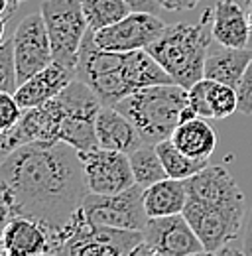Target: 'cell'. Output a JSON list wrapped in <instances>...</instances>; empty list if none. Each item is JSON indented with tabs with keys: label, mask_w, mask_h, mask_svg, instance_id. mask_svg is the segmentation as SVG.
I'll return each instance as SVG.
<instances>
[{
	"label": "cell",
	"mask_w": 252,
	"mask_h": 256,
	"mask_svg": "<svg viewBox=\"0 0 252 256\" xmlns=\"http://www.w3.org/2000/svg\"><path fill=\"white\" fill-rule=\"evenodd\" d=\"M188 93L189 104L195 108L197 116L222 120L238 110L236 89L226 83L203 77L193 87H189Z\"/></svg>",
	"instance_id": "2e32d148"
},
{
	"label": "cell",
	"mask_w": 252,
	"mask_h": 256,
	"mask_svg": "<svg viewBox=\"0 0 252 256\" xmlns=\"http://www.w3.org/2000/svg\"><path fill=\"white\" fill-rule=\"evenodd\" d=\"M42 16L52 44L54 62L71 71L77 69L79 50L89 32L87 18L79 0H46L42 4Z\"/></svg>",
	"instance_id": "8992f818"
},
{
	"label": "cell",
	"mask_w": 252,
	"mask_h": 256,
	"mask_svg": "<svg viewBox=\"0 0 252 256\" xmlns=\"http://www.w3.org/2000/svg\"><path fill=\"white\" fill-rule=\"evenodd\" d=\"M0 228H2V224H0ZM0 254H2V252H0Z\"/></svg>",
	"instance_id": "d590c367"
},
{
	"label": "cell",
	"mask_w": 252,
	"mask_h": 256,
	"mask_svg": "<svg viewBox=\"0 0 252 256\" xmlns=\"http://www.w3.org/2000/svg\"><path fill=\"white\" fill-rule=\"evenodd\" d=\"M18 89V73L14 62V42L6 40L0 44V91L16 93Z\"/></svg>",
	"instance_id": "484cf974"
},
{
	"label": "cell",
	"mask_w": 252,
	"mask_h": 256,
	"mask_svg": "<svg viewBox=\"0 0 252 256\" xmlns=\"http://www.w3.org/2000/svg\"><path fill=\"white\" fill-rule=\"evenodd\" d=\"M79 156L85 168L87 186L91 193L112 195L124 192L136 184L128 154L124 152L94 148L89 152H79Z\"/></svg>",
	"instance_id": "4fadbf2b"
},
{
	"label": "cell",
	"mask_w": 252,
	"mask_h": 256,
	"mask_svg": "<svg viewBox=\"0 0 252 256\" xmlns=\"http://www.w3.org/2000/svg\"><path fill=\"white\" fill-rule=\"evenodd\" d=\"M63 106L60 98L26 108L16 126L0 132V158L24 144H56L62 142Z\"/></svg>",
	"instance_id": "8fae6325"
},
{
	"label": "cell",
	"mask_w": 252,
	"mask_h": 256,
	"mask_svg": "<svg viewBox=\"0 0 252 256\" xmlns=\"http://www.w3.org/2000/svg\"><path fill=\"white\" fill-rule=\"evenodd\" d=\"M128 160L132 166V174L138 186H142L144 190L150 188L152 184L162 182L168 178V172L162 164V158L158 154L156 144H142L136 150H132L128 154Z\"/></svg>",
	"instance_id": "603a6c76"
},
{
	"label": "cell",
	"mask_w": 252,
	"mask_h": 256,
	"mask_svg": "<svg viewBox=\"0 0 252 256\" xmlns=\"http://www.w3.org/2000/svg\"><path fill=\"white\" fill-rule=\"evenodd\" d=\"M242 252L252 256V209L244 221V230H242Z\"/></svg>",
	"instance_id": "4dcf8cb0"
},
{
	"label": "cell",
	"mask_w": 252,
	"mask_h": 256,
	"mask_svg": "<svg viewBox=\"0 0 252 256\" xmlns=\"http://www.w3.org/2000/svg\"><path fill=\"white\" fill-rule=\"evenodd\" d=\"M22 2H26V0H8V6H10V14H12V12H14V10H16V8L22 4Z\"/></svg>",
	"instance_id": "e575fe53"
},
{
	"label": "cell",
	"mask_w": 252,
	"mask_h": 256,
	"mask_svg": "<svg viewBox=\"0 0 252 256\" xmlns=\"http://www.w3.org/2000/svg\"><path fill=\"white\" fill-rule=\"evenodd\" d=\"M166 30V24L152 12L132 10L126 18L112 26L94 32V42L102 50L110 52H134L146 50Z\"/></svg>",
	"instance_id": "5bb4252c"
},
{
	"label": "cell",
	"mask_w": 252,
	"mask_h": 256,
	"mask_svg": "<svg viewBox=\"0 0 252 256\" xmlns=\"http://www.w3.org/2000/svg\"><path fill=\"white\" fill-rule=\"evenodd\" d=\"M236 96H238V112L244 116H252V60L236 85Z\"/></svg>",
	"instance_id": "83f0119b"
},
{
	"label": "cell",
	"mask_w": 252,
	"mask_h": 256,
	"mask_svg": "<svg viewBox=\"0 0 252 256\" xmlns=\"http://www.w3.org/2000/svg\"><path fill=\"white\" fill-rule=\"evenodd\" d=\"M73 79H75V71L54 62L42 71H38L36 75H32L30 79H26L24 83H20L14 96L18 104L26 110L56 98Z\"/></svg>",
	"instance_id": "e0dca14e"
},
{
	"label": "cell",
	"mask_w": 252,
	"mask_h": 256,
	"mask_svg": "<svg viewBox=\"0 0 252 256\" xmlns=\"http://www.w3.org/2000/svg\"><path fill=\"white\" fill-rule=\"evenodd\" d=\"M188 104L189 93L186 87L178 83H162L138 89L112 106L136 126L142 142L158 144L172 138Z\"/></svg>",
	"instance_id": "5b68a950"
},
{
	"label": "cell",
	"mask_w": 252,
	"mask_h": 256,
	"mask_svg": "<svg viewBox=\"0 0 252 256\" xmlns=\"http://www.w3.org/2000/svg\"><path fill=\"white\" fill-rule=\"evenodd\" d=\"M142 230L110 228L89 223L81 209L69 221V236L60 254L65 256H132L142 242Z\"/></svg>",
	"instance_id": "ba28073f"
},
{
	"label": "cell",
	"mask_w": 252,
	"mask_h": 256,
	"mask_svg": "<svg viewBox=\"0 0 252 256\" xmlns=\"http://www.w3.org/2000/svg\"><path fill=\"white\" fill-rule=\"evenodd\" d=\"M63 106L62 142L73 146L77 152H89L98 146L96 138V116L102 108L100 98L93 89L81 81L73 79L58 95Z\"/></svg>",
	"instance_id": "52a82bcc"
},
{
	"label": "cell",
	"mask_w": 252,
	"mask_h": 256,
	"mask_svg": "<svg viewBox=\"0 0 252 256\" xmlns=\"http://www.w3.org/2000/svg\"><path fill=\"white\" fill-rule=\"evenodd\" d=\"M244 10H246V18H248L250 34H252V0H244Z\"/></svg>",
	"instance_id": "1f68e13d"
},
{
	"label": "cell",
	"mask_w": 252,
	"mask_h": 256,
	"mask_svg": "<svg viewBox=\"0 0 252 256\" xmlns=\"http://www.w3.org/2000/svg\"><path fill=\"white\" fill-rule=\"evenodd\" d=\"M14 42V62L18 73V85L30 79L44 67L54 64L52 44L42 12L28 14L12 36Z\"/></svg>",
	"instance_id": "7c38bea8"
},
{
	"label": "cell",
	"mask_w": 252,
	"mask_h": 256,
	"mask_svg": "<svg viewBox=\"0 0 252 256\" xmlns=\"http://www.w3.org/2000/svg\"><path fill=\"white\" fill-rule=\"evenodd\" d=\"M246 10L234 0H220L213 8V38L226 48H246L250 40Z\"/></svg>",
	"instance_id": "d6986e66"
},
{
	"label": "cell",
	"mask_w": 252,
	"mask_h": 256,
	"mask_svg": "<svg viewBox=\"0 0 252 256\" xmlns=\"http://www.w3.org/2000/svg\"><path fill=\"white\" fill-rule=\"evenodd\" d=\"M252 60L250 48H226V46H217L211 48L205 60V77L226 83L236 89L242 73Z\"/></svg>",
	"instance_id": "ffe728a7"
},
{
	"label": "cell",
	"mask_w": 252,
	"mask_h": 256,
	"mask_svg": "<svg viewBox=\"0 0 252 256\" xmlns=\"http://www.w3.org/2000/svg\"><path fill=\"white\" fill-rule=\"evenodd\" d=\"M87 193L81 156L65 142L24 144L0 158V224L28 217L52 234L73 219Z\"/></svg>",
	"instance_id": "6da1fadb"
},
{
	"label": "cell",
	"mask_w": 252,
	"mask_h": 256,
	"mask_svg": "<svg viewBox=\"0 0 252 256\" xmlns=\"http://www.w3.org/2000/svg\"><path fill=\"white\" fill-rule=\"evenodd\" d=\"M170 140L182 152L199 160H209L217 146V134L203 116H195L191 120L178 124Z\"/></svg>",
	"instance_id": "44dd1931"
},
{
	"label": "cell",
	"mask_w": 252,
	"mask_h": 256,
	"mask_svg": "<svg viewBox=\"0 0 252 256\" xmlns=\"http://www.w3.org/2000/svg\"><path fill=\"white\" fill-rule=\"evenodd\" d=\"M201 0H158L160 8L168 12H184V10H193Z\"/></svg>",
	"instance_id": "f1b7e54d"
},
{
	"label": "cell",
	"mask_w": 252,
	"mask_h": 256,
	"mask_svg": "<svg viewBox=\"0 0 252 256\" xmlns=\"http://www.w3.org/2000/svg\"><path fill=\"white\" fill-rule=\"evenodd\" d=\"M0 252L6 256L52 254L50 232L34 219L12 217L0 228Z\"/></svg>",
	"instance_id": "9a60e30c"
},
{
	"label": "cell",
	"mask_w": 252,
	"mask_h": 256,
	"mask_svg": "<svg viewBox=\"0 0 252 256\" xmlns=\"http://www.w3.org/2000/svg\"><path fill=\"white\" fill-rule=\"evenodd\" d=\"M156 150L162 158V164L168 172V178L174 180H189L191 176L199 174L203 168L209 166V160H199V158H191L186 152H182L170 138L162 140L156 144Z\"/></svg>",
	"instance_id": "cb8c5ba5"
},
{
	"label": "cell",
	"mask_w": 252,
	"mask_h": 256,
	"mask_svg": "<svg viewBox=\"0 0 252 256\" xmlns=\"http://www.w3.org/2000/svg\"><path fill=\"white\" fill-rule=\"evenodd\" d=\"M6 22H8V16H0V44L4 42V30H6Z\"/></svg>",
	"instance_id": "836d02e7"
},
{
	"label": "cell",
	"mask_w": 252,
	"mask_h": 256,
	"mask_svg": "<svg viewBox=\"0 0 252 256\" xmlns=\"http://www.w3.org/2000/svg\"><path fill=\"white\" fill-rule=\"evenodd\" d=\"M81 213L89 223L126 230H144L150 219L144 207V188L138 184L112 195L89 192Z\"/></svg>",
	"instance_id": "9c48e42d"
},
{
	"label": "cell",
	"mask_w": 252,
	"mask_h": 256,
	"mask_svg": "<svg viewBox=\"0 0 252 256\" xmlns=\"http://www.w3.org/2000/svg\"><path fill=\"white\" fill-rule=\"evenodd\" d=\"M22 114H24V108L18 104L14 93L0 91V132H6L12 126H16Z\"/></svg>",
	"instance_id": "4316f807"
},
{
	"label": "cell",
	"mask_w": 252,
	"mask_h": 256,
	"mask_svg": "<svg viewBox=\"0 0 252 256\" xmlns=\"http://www.w3.org/2000/svg\"><path fill=\"white\" fill-rule=\"evenodd\" d=\"M96 138H98L100 148L116 150V152H124V154H130L132 150H136L138 146L144 144L136 126L118 108H114L110 104H102V108L98 110Z\"/></svg>",
	"instance_id": "ac0fdd59"
},
{
	"label": "cell",
	"mask_w": 252,
	"mask_h": 256,
	"mask_svg": "<svg viewBox=\"0 0 252 256\" xmlns=\"http://www.w3.org/2000/svg\"><path fill=\"white\" fill-rule=\"evenodd\" d=\"M184 217L207 254H219L244 230V193L224 166H207L186 180Z\"/></svg>",
	"instance_id": "7a4b0ae2"
},
{
	"label": "cell",
	"mask_w": 252,
	"mask_h": 256,
	"mask_svg": "<svg viewBox=\"0 0 252 256\" xmlns=\"http://www.w3.org/2000/svg\"><path fill=\"white\" fill-rule=\"evenodd\" d=\"M213 40V8H207L197 24L166 26L146 52L170 73L174 83L189 89L205 77V60Z\"/></svg>",
	"instance_id": "277c9868"
},
{
	"label": "cell",
	"mask_w": 252,
	"mask_h": 256,
	"mask_svg": "<svg viewBox=\"0 0 252 256\" xmlns=\"http://www.w3.org/2000/svg\"><path fill=\"white\" fill-rule=\"evenodd\" d=\"M188 203V188L184 180L166 178L144 190V207L148 217H168L184 213Z\"/></svg>",
	"instance_id": "7402d4cb"
},
{
	"label": "cell",
	"mask_w": 252,
	"mask_h": 256,
	"mask_svg": "<svg viewBox=\"0 0 252 256\" xmlns=\"http://www.w3.org/2000/svg\"><path fill=\"white\" fill-rule=\"evenodd\" d=\"M75 77L85 81L102 104H116L126 95L162 83H174L170 73L158 64L146 50L110 52L94 42V32L89 28L79 50Z\"/></svg>",
	"instance_id": "3957f363"
},
{
	"label": "cell",
	"mask_w": 252,
	"mask_h": 256,
	"mask_svg": "<svg viewBox=\"0 0 252 256\" xmlns=\"http://www.w3.org/2000/svg\"><path fill=\"white\" fill-rule=\"evenodd\" d=\"M142 234L144 238L132 256H193L205 252L203 242L184 213L150 217Z\"/></svg>",
	"instance_id": "30bf717a"
},
{
	"label": "cell",
	"mask_w": 252,
	"mask_h": 256,
	"mask_svg": "<svg viewBox=\"0 0 252 256\" xmlns=\"http://www.w3.org/2000/svg\"><path fill=\"white\" fill-rule=\"evenodd\" d=\"M0 16H10V6H8V0H0Z\"/></svg>",
	"instance_id": "d6a6232c"
},
{
	"label": "cell",
	"mask_w": 252,
	"mask_h": 256,
	"mask_svg": "<svg viewBox=\"0 0 252 256\" xmlns=\"http://www.w3.org/2000/svg\"><path fill=\"white\" fill-rule=\"evenodd\" d=\"M79 2L87 18V24L93 32L116 24L118 20L126 18L132 12L124 0H79Z\"/></svg>",
	"instance_id": "d4e9b609"
},
{
	"label": "cell",
	"mask_w": 252,
	"mask_h": 256,
	"mask_svg": "<svg viewBox=\"0 0 252 256\" xmlns=\"http://www.w3.org/2000/svg\"><path fill=\"white\" fill-rule=\"evenodd\" d=\"M124 2L130 6V10H136V12H152V14H158V10H160L158 0H124Z\"/></svg>",
	"instance_id": "f546056e"
}]
</instances>
